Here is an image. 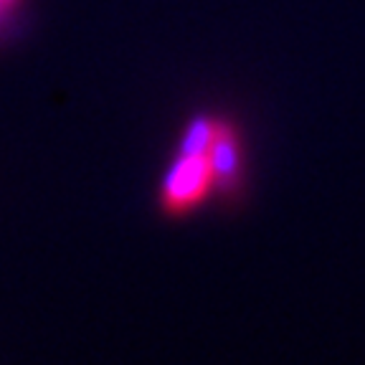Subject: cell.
Listing matches in <instances>:
<instances>
[{"instance_id":"3957f363","label":"cell","mask_w":365,"mask_h":365,"mask_svg":"<svg viewBox=\"0 0 365 365\" xmlns=\"http://www.w3.org/2000/svg\"><path fill=\"white\" fill-rule=\"evenodd\" d=\"M31 26V0H0V51L18 43Z\"/></svg>"},{"instance_id":"6da1fadb","label":"cell","mask_w":365,"mask_h":365,"mask_svg":"<svg viewBox=\"0 0 365 365\" xmlns=\"http://www.w3.org/2000/svg\"><path fill=\"white\" fill-rule=\"evenodd\" d=\"M216 104H198L180 120L173 145L153 188V205L170 223L188 221L216 208L218 188L211 163V132Z\"/></svg>"},{"instance_id":"7a4b0ae2","label":"cell","mask_w":365,"mask_h":365,"mask_svg":"<svg viewBox=\"0 0 365 365\" xmlns=\"http://www.w3.org/2000/svg\"><path fill=\"white\" fill-rule=\"evenodd\" d=\"M211 163L216 173L218 211H241L251 200V190H254V153H251L249 125L239 109L216 104Z\"/></svg>"}]
</instances>
